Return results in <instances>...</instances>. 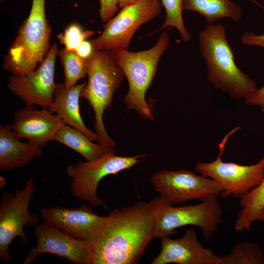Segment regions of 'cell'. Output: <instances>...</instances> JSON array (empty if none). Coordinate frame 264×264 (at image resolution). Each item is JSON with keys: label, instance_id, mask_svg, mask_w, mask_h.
I'll use <instances>...</instances> for the list:
<instances>
[{"label": "cell", "instance_id": "cell-21", "mask_svg": "<svg viewBox=\"0 0 264 264\" xmlns=\"http://www.w3.org/2000/svg\"><path fill=\"white\" fill-rule=\"evenodd\" d=\"M241 210L235 221L237 232L249 231L256 221H264V176L260 183L240 198Z\"/></svg>", "mask_w": 264, "mask_h": 264}, {"label": "cell", "instance_id": "cell-2", "mask_svg": "<svg viewBox=\"0 0 264 264\" xmlns=\"http://www.w3.org/2000/svg\"><path fill=\"white\" fill-rule=\"evenodd\" d=\"M198 39L209 81L230 97L244 100L257 88V85L237 66L223 25L208 23Z\"/></svg>", "mask_w": 264, "mask_h": 264}, {"label": "cell", "instance_id": "cell-24", "mask_svg": "<svg viewBox=\"0 0 264 264\" xmlns=\"http://www.w3.org/2000/svg\"><path fill=\"white\" fill-rule=\"evenodd\" d=\"M166 12V19L162 25L155 33L166 27H174L178 31L183 41L188 42L191 35L186 28L183 19V0H158Z\"/></svg>", "mask_w": 264, "mask_h": 264}, {"label": "cell", "instance_id": "cell-15", "mask_svg": "<svg viewBox=\"0 0 264 264\" xmlns=\"http://www.w3.org/2000/svg\"><path fill=\"white\" fill-rule=\"evenodd\" d=\"M64 124L48 109L38 110L34 106L26 105L14 112L11 128L17 138H26L42 147L53 141L57 132Z\"/></svg>", "mask_w": 264, "mask_h": 264}, {"label": "cell", "instance_id": "cell-30", "mask_svg": "<svg viewBox=\"0 0 264 264\" xmlns=\"http://www.w3.org/2000/svg\"><path fill=\"white\" fill-rule=\"evenodd\" d=\"M140 0H119V8H123L126 6L134 3Z\"/></svg>", "mask_w": 264, "mask_h": 264}, {"label": "cell", "instance_id": "cell-28", "mask_svg": "<svg viewBox=\"0 0 264 264\" xmlns=\"http://www.w3.org/2000/svg\"><path fill=\"white\" fill-rule=\"evenodd\" d=\"M240 40L244 45L260 46L264 48V34L258 35L251 32H246L242 35Z\"/></svg>", "mask_w": 264, "mask_h": 264}, {"label": "cell", "instance_id": "cell-20", "mask_svg": "<svg viewBox=\"0 0 264 264\" xmlns=\"http://www.w3.org/2000/svg\"><path fill=\"white\" fill-rule=\"evenodd\" d=\"M53 141L74 150L87 161L96 160L110 152L108 151L98 143H94L78 130L66 124L62 125L59 129Z\"/></svg>", "mask_w": 264, "mask_h": 264}, {"label": "cell", "instance_id": "cell-14", "mask_svg": "<svg viewBox=\"0 0 264 264\" xmlns=\"http://www.w3.org/2000/svg\"><path fill=\"white\" fill-rule=\"evenodd\" d=\"M36 246L31 248L23 264H30L39 255L49 253L73 264H88L90 245L77 240L44 222L35 226Z\"/></svg>", "mask_w": 264, "mask_h": 264}, {"label": "cell", "instance_id": "cell-6", "mask_svg": "<svg viewBox=\"0 0 264 264\" xmlns=\"http://www.w3.org/2000/svg\"><path fill=\"white\" fill-rule=\"evenodd\" d=\"M154 213V237L159 239L176 233L175 230L187 225L201 229L205 239L213 236L222 222V209L217 197L194 205L174 207L160 196L149 202Z\"/></svg>", "mask_w": 264, "mask_h": 264}, {"label": "cell", "instance_id": "cell-23", "mask_svg": "<svg viewBox=\"0 0 264 264\" xmlns=\"http://www.w3.org/2000/svg\"><path fill=\"white\" fill-rule=\"evenodd\" d=\"M58 56L63 66L65 74L64 84L69 88L77 84V81L87 75L86 61L77 54L65 48L58 50Z\"/></svg>", "mask_w": 264, "mask_h": 264}, {"label": "cell", "instance_id": "cell-9", "mask_svg": "<svg viewBox=\"0 0 264 264\" xmlns=\"http://www.w3.org/2000/svg\"><path fill=\"white\" fill-rule=\"evenodd\" d=\"M35 191L34 179L30 177L25 186L16 189L15 194H2L0 203V259L10 263L12 256L9 247L15 238L19 237L22 243L27 242L24 227L37 225L39 218L31 213L29 206Z\"/></svg>", "mask_w": 264, "mask_h": 264}, {"label": "cell", "instance_id": "cell-16", "mask_svg": "<svg viewBox=\"0 0 264 264\" xmlns=\"http://www.w3.org/2000/svg\"><path fill=\"white\" fill-rule=\"evenodd\" d=\"M161 249L152 264H219L220 256L203 246L193 229H187L177 239H161Z\"/></svg>", "mask_w": 264, "mask_h": 264}, {"label": "cell", "instance_id": "cell-3", "mask_svg": "<svg viewBox=\"0 0 264 264\" xmlns=\"http://www.w3.org/2000/svg\"><path fill=\"white\" fill-rule=\"evenodd\" d=\"M169 44L168 33L164 31L155 45L149 49L131 52L115 49L108 51L128 82L129 90L124 102L128 109L135 110L143 118L154 120L145 94L156 74L160 59Z\"/></svg>", "mask_w": 264, "mask_h": 264}, {"label": "cell", "instance_id": "cell-11", "mask_svg": "<svg viewBox=\"0 0 264 264\" xmlns=\"http://www.w3.org/2000/svg\"><path fill=\"white\" fill-rule=\"evenodd\" d=\"M150 181L160 196L172 204L218 198L222 191L214 180L186 170L161 171L155 173Z\"/></svg>", "mask_w": 264, "mask_h": 264}, {"label": "cell", "instance_id": "cell-5", "mask_svg": "<svg viewBox=\"0 0 264 264\" xmlns=\"http://www.w3.org/2000/svg\"><path fill=\"white\" fill-rule=\"evenodd\" d=\"M86 61L88 80L83 88L81 97L87 99L93 110V125L98 143L111 151L116 144L108 134L103 116L112 103L113 95L124 75L108 51L95 49L93 55Z\"/></svg>", "mask_w": 264, "mask_h": 264}, {"label": "cell", "instance_id": "cell-7", "mask_svg": "<svg viewBox=\"0 0 264 264\" xmlns=\"http://www.w3.org/2000/svg\"><path fill=\"white\" fill-rule=\"evenodd\" d=\"M146 155L143 154L133 156H117L113 150L93 161L69 164L66 171L71 178L72 196L95 207H106L103 200L97 195L98 185L101 179L133 167Z\"/></svg>", "mask_w": 264, "mask_h": 264}, {"label": "cell", "instance_id": "cell-31", "mask_svg": "<svg viewBox=\"0 0 264 264\" xmlns=\"http://www.w3.org/2000/svg\"><path fill=\"white\" fill-rule=\"evenodd\" d=\"M251 1H252L253 2H255V3L258 4L259 5H260V6H261L262 8H264V7L261 6L260 4H259V3H258L257 2H256L255 0H251Z\"/></svg>", "mask_w": 264, "mask_h": 264}, {"label": "cell", "instance_id": "cell-27", "mask_svg": "<svg viewBox=\"0 0 264 264\" xmlns=\"http://www.w3.org/2000/svg\"><path fill=\"white\" fill-rule=\"evenodd\" d=\"M246 105L258 106L264 112V85L257 88L244 100Z\"/></svg>", "mask_w": 264, "mask_h": 264}, {"label": "cell", "instance_id": "cell-13", "mask_svg": "<svg viewBox=\"0 0 264 264\" xmlns=\"http://www.w3.org/2000/svg\"><path fill=\"white\" fill-rule=\"evenodd\" d=\"M44 222L72 238L90 245L107 219L95 214L88 206L75 208L49 207L41 209Z\"/></svg>", "mask_w": 264, "mask_h": 264}, {"label": "cell", "instance_id": "cell-17", "mask_svg": "<svg viewBox=\"0 0 264 264\" xmlns=\"http://www.w3.org/2000/svg\"><path fill=\"white\" fill-rule=\"evenodd\" d=\"M86 83L76 84L69 88H66L64 83L57 84L53 105L48 110L66 124L78 130L93 142L97 141V135L86 127L80 111L79 99Z\"/></svg>", "mask_w": 264, "mask_h": 264}, {"label": "cell", "instance_id": "cell-26", "mask_svg": "<svg viewBox=\"0 0 264 264\" xmlns=\"http://www.w3.org/2000/svg\"><path fill=\"white\" fill-rule=\"evenodd\" d=\"M99 14L103 22H107L116 14L119 7V0H98Z\"/></svg>", "mask_w": 264, "mask_h": 264}, {"label": "cell", "instance_id": "cell-22", "mask_svg": "<svg viewBox=\"0 0 264 264\" xmlns=\"http://www.w3.org/2000/svg\"><path fill=\"white\" fill-rule=\"evenodd\" d=\"M219 264H264V254L257 244L243 242L236 244L229 253L220 257Z\"/></svg>", "mask_w": 264, "mask_h": 264}, {"label": "cell", "instance_id": "cell-18", "mask_svg": "<svg viewBox=\"0 0 264 264\" xmlns=\"http://www.w3.org/2000/svg\"><path fill=\"white\" fill-rule=\"evenodd\" d=\"M13 133L11 125L0 126V167L11 170L26 165L42 154L41 147L28 141L22 142Z\"/></svg>", "mask_w": 264, "mask_h": 264}, {"label": "cell", "instance_id": "cell-4", "mask_svg": "<svg viewBox=\"0 0 264 264\" xmlns=\"http://www.w3.org/2000/svg\"><path fill=\"white\" fill-rule=\"evenodd\" d=\"M45 5V0H32L29 14L4 57L3 68L13 75L31 73L50 50L51 28Z\"/></svg>", "mask_w": 264, "mask_h": 264}, {"label": "cell", "instance_id": "cell-12", "mask_svg": "<svg viewBox=\"0 0 264 264\" xmlns=\"http://www.w3.org/2000/svg\"><path fill=\"white\" fill-rule=\"evenodd\" d=\"M58 45H51L44 60L31 73L12 74L8 78V88L26 105L49 109L52 106L57 84L54 73Z\"/></svg>", "mask_w": 264, "mask_h": 264}, {"label": "cell", "instance_id": "cell-32", "mask_svg": "<svg viewBox=\"0 0 264 264\" xmlns=\"http://www.w3.org/2000/svg\"><path fill=\"white\" fill-rule=\"evenodd\" d=\"M6 0H0V2H3L4 1H5Z\"/></svg>", "mask_w": 264, "mask_h": 264}, {"label": "cell", "instance_id": "cell-25", "mask_svg": "<svg viewBox=\"0 0 264 264\" xmlns=\"http://www.w3.org/2000/svg\"><path fill=\"white\" fill-rule=\"evenodd\" d=\"M94 33L93 30H84L77 23H72L67 26L63 32L57 35L60 44L65 46L68 51H74L85 40L91 37Z\"/></svg>", "mask_w": 264, "mask_h": 264}, {"label": "cell", "instance_id": "cell-10", "mask_svg": "<svg viewBox=\"0 0 264 264\" xmlns=\"http://www.w3.org/2000/svg\"><path fill=\"white\" fill-rule=\"evenodd\" d=\"M161 7L158 0H140L122 8L117 14L106 22L100 36L90 41L99 50H128L136 30L156 18Z\"/></svg>", "mask_w": 264, "mask_h": 264}, {"label": "cell", "instance_id": "cell-1", "mask_svg": "<svg viewBox=\"0 0 264 264\" xmlns=\"http://www.w3.org/2000/svg\"><path fill=\"white\" fill-rule=\"evenodd\" d=\"M149 203L113 210L90 245L88 264H135L154 237Z\"/></svg>", "mask_w": 264, "mask_h": 264}, {"label": "cell", "instance_id": "cell-19", "mask_svg": "<svg viewBox=\"0 0 264 264\" xmlns=\"http://www.w3.org/2000/svg\"><path fill=\"white\" fill-rule=\"evenodd\" d=\"M183 10L198 13L208 24L223 18L238 22L242 17L241 7L230 0H183Z\"/></svg>", "mask_w": 264, "mask_h": 264}, {"label": "cell", "instance_id": "cell-8", "mask_svg": "<svg viewBox=\"0 0 264 264\" xmlns=\"http://www.w3.org/2000/svg\"><path fill=\"white\" fill-rule=\"evenodd\" d=\"M240 129L235 127L224 136L219 145V153L215 159L210 162H198L195 167L197 173L214 180L222 186L220 196L223 199L231 196L241 198L258 186L264 176V157L251 165L222 160L221 157L229 137Z\"/></svg>", "mask_w": 264, "mask_h": 264}, {"label": "cell", "instance_id": "cell-29", "mask_svg": "<svg viewBox=\"0 0 264 264\" xmlns=\"http://www.w3.org/2000/svg\"><path fill=\"white\" fill-rule=\"evenodd\" d=\"M95 48L90 40L84 41L74 51L84 60L89 59L93 54Z\"/></svg>", "mask_w": 264, "mask_h": 264}]
</instances>
